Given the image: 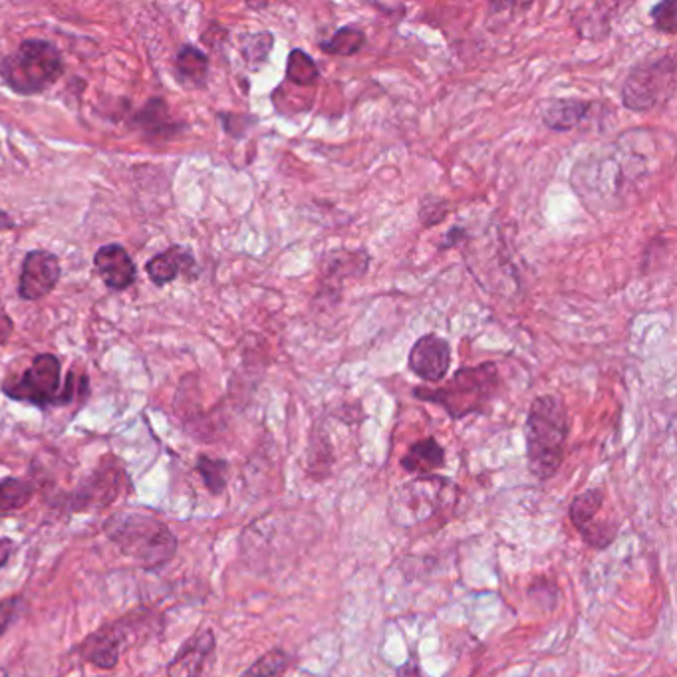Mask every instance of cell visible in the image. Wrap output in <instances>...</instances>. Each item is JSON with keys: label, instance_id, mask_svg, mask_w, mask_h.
Returning a JSON list of instances; mask_svg holds the SVG:
<instances>
[{"label": "cell", "instance_id": "6da1fadb", "mask_svg": "<svg viewBox=\"0 0 677 677\" xmlns=\"http://www.w3.org/2000/svg\"><path fill=\"white\" fill-rule=\"evenodd\" d=\"M570 436V415L555 393L535 397L524 421L526 465L538 480L553 479L562 467Z\"/></svg>", "mask_w": 677, "mask_h": 677}, {"label": "cell", "instance_id": "7a4b0ae2", "mask_svg": "<svg viewBox=\"0 0 677 677\" xmlns=\"http://www.w3.org/2000/svg\"><path fill=\"white\" fill-rule=\"evenodd\" d=\"M104 533L121 555L140 567H164L177 553V538L167 524L142 511H120L104 523Z\"/></svg>", "mask_w": 677, "mask_h": 677}, {"label": "cell", "instance_id": "3957f363", "mask_svg": "<svg viewBox=\"0 0 677 677\" xmlns=\"http://www.w3.org/2000/svg\"><path fill=\"white\" fill-rule=\"evenodd\" d=\"M501 385V373L495 361H483L473 368H461L441 388H414L419 402L439 405L451 419H465L473 414H485Z\"/></svg>", "mask_w": 677, "mask_h": 677}, {"label": "cell", "instance_id": "277c9868", "mask_svg": "<svg viewBox=\"0 0 677 677\" xmlns=\"http://www.w3.org/2000/svg\"><path fill=\"white\" fill-rule=\"evenodd\" d=\"M458 497V483L448 477H415L392 492L388 514L395 526L409 531L455 507Z\"/></svg>", "mask_w": 677, "mask_h": 677}, {"label": "cell", "instance_id": "5b68a950", "mask_svg": "<svg viewBox=\"0 0 677 677\" xmlns=\"http://www.w3.org/2000/svg\"><path fill=\"white\" fill-rule=\"evenodd\" d=\"M64 74V58L48 40H24L0 62V78L21 96L40 94Z\"/></svg>", "mask_w": 677, "mask_h": 677}, {"label": "cell", "instance_id": "8992f818", "mask_svg": "<svg viewBox=\"0 0 677 677\" xmlns=\"http://www.w3.org/2000/svg\"><path fill=\"white\" fill-rule=\"evenodd\" d=\"M676 96V58L657 56L633 66L622 84V106L636 114L664 108Z\"/></svg>", "mask_w": 677, "mask_h": 677}, {"label": "cell", "instance_id": "52a82bcc", "mask_svg": "<svg viewBox=\"0 0 677 677\" xmlns=\"http://www.w3.org/2000/svg\"><path fill=\"white\" fill-rule=\"evenodd\" d=\"M2 392L11 400L38 407L64 405L72 400V376L62 390V364L55 354H38L22 376L2 383Z\"/></svg>", "mask_w": 677, "mask_h": 677}, {"label": "cell", "instance_id": "ba28073f", "mask_svg": "<svg viewBox=\"0 0 677 677\" xmlns=\"http://www.w3.org/2000/svg\"><path fill=\"white\" fill-rule=\"evenodd\" d=\"M604 501L606 495L602 489H586L572 499L568 509L572 526L579 531L582 541L596 550L608 548L618 536V526L611 521H596L604 509Z\"/></svg>", "mask_w": 677, "mask_h": 677}, {"label": "cell", "instance_id": "9c48e42d", "mask_svg": "<svg viewBox=\"0 0 677 677\" xmlns=\"http://www.w3.org/2000/svg\"><path fill=\"white\" fill-rule=\"evenodd\" d=\"M453 361V349L449 340L437 334H426L415 340L414 346L407 356V366L421 382H443L448 378L449 368Z\"/></svg>", "mask_w": 677, "mask_h": 677}, {"label": "cell", "instance_id": "30bf717a", "mask_svg": "<svg viewBox=\"0 0 677 677\" xmlns=\"http://www.w3.org/2000/svg\"><path fill=\"white\" fill-rule=\"evenodd\" d=\"M62 276L58 257L48 251H31L22 262L19 295L22 300H40L50 295Z\"/></svg>", "mask_w": 677, "mask_h": 677}, {"label": "cell", "instance_id": "8fae6325", "mask_svg": "<svg viewBox=\"0 0 677 677\" xmlns=\"http://www.w3.org/2000/svg\"><path fill=\"white\" fill-rule=\"evenodd\" d=\"M123 487H128L126 471L116 465L102 467L74 495V509H104L120 497Z\"/></svg>", "mask_w": 677, "mask_h": 677}, {"label": "cell", "instance_id": "7c38bea8", "mask_svg": "<svg viewBox=\"0 0 677 677\" xmlns=\"http://www.w3.org/2000/svg\"><path fill=\"white\" fill-rule=\"evenodd\" d=\"M94 266L102 283L106 284L109 290L120 293L135 283V262L131 261L130 252L116 242L98 249L94 257Z\"/></svg>", "mask_w": 677, "mask_h": 677}, {"label": "cell", "instance_id": "4fadbf2b", "mask_svg": "<svg viewBox=\"0 0 677 677\" xmlns=\"http://www.w3.org/2000/svg\"><path fill=\"white\" fill-rule=\"evenodd\" d=\"M215 633L211 630H199L193 633L181 650L175 654L167 666L169 677H199L207 666L209 657L215 652Z\"/></svg>", "mask_w": 677, "mask_h": 677}, {"label": "cell", "instance_id": "5bb4252c", "mask_svg": "<svg viewBox=\"0 0 677 677\" xmlns=\"http://www.w3.org/2000/svg\"><path fill=\"white\" fill-rule=\"evenodd\" d=\"M594 102L580 98H548L541 106V120L550 131L579 130L582 121L589 118Z\"/></svg>", "mask_w": 677, "mask_h": 677}, {"label": "cell", "instance_id": "9a60e30c", "mask_svg": "<svg viewBox=\"0 0 677 677\" xmlns=\"http://www.w3.org/2000/svg\"><path fill=\"white\" fill-rule=\"evenodd\" d=\"M145 271H147L150 281L157 286H165L183 273L189 278H193L197 276L195 257L193 252L187 251L183 247H171L150 259L145 264Z\"/></svg>", "mask_w": 677, "mask_h": 677}, {"label": "cell", "instance_id": "2e32d148", "mask_svg": "<svg viewBox=\"0 0 677 677\" xmlns=\"http://www.w3.org/2000/svg\"><path fill=\"white\" fill-rule=\"evenodd\" d=\"M121 645H123V636L120 628L108 626L99 632L87 636L86 640L80 644V654L84 655V660L102 667V669H111L120 660Z\"/></svg>", "mask_w": 677, "mask_h": 677}, {"label": "cell", "instance_id": "e0dca14e", "mask_svg": "<svg viewBox=\"0 0 677 677\" xmlns=\"http://www.w3.org/2000/svg\"><path fill=\"white\" fill-rule=\"evenodd\" d=\"M446 465V449L437 441L436 437H426L421 441H415L402 458V470L412 473L415 477L436 475V471Z\"/></svg>", "mask_w": 677, "mask_h": 677}, {"label": "cell", "instance_id": "ac0fdd59", "mask_svg": "<svg viewBox=\"0 0 677 677\" xmlns=\"http://www.w3.org/2000/svg\"><path fill=\"white\" fill-rule=\"evenodd\" d=\"M175 72L179 82L189 87H203L207 84L209 56L195 46H183L175 58Z\"/></svg>", "mask_w": 677, "mask_h": 677}, {"label": "cell", "instance_id": "d6986e66", "mask_svg": "<svg viewBox=\"0 0 677 677\" xmlns=\"http://www.w3.org/2000/svg\"><path fill=\"white\" fill-rule=\"evenodd\" d=\"M368 43V36L358 24H346L336 28L328 40H320L318 48L330 56H356Z\"/></svg>", "mask_w": 677, "mask_h": 677}, {"label": "cell", "instance_id": "ffe728a7", "mask_svg": "<svg viewBox=\"0 0 677 677\" xmlns=\"http://www.w3.org/2000/svg\"><path fill=\"white\" fill-rule=\"evenodd\" d=\"M286 80L300 87L317 86L320 80V68L312 56L302 48H293L286 60Z\"/></svg>", "mask_w": 677, "mask_h": 677}, {"label": "cell", "instance_id": "44dd1931", "mask_svg": "<svg viewBox=\"0 0 677 677\" xmlns=\"http://www.w3.org/2000/svg\"><path fill=\"white\" fill-rule=\"evenodd\" d=\"M34 487L31 480L7 477L0 480V513H14L26 507L33 499Z\"/></svg>", "mask_w": 677, "mask_h": 677}, {"label": "cell", "instance_id": "7402d4cb", "mask_svg": "<svg viewBox=\"0 0 677 677\" xmlns=\"http://www.w3.org/2000/svg\"><path fill=\"white\" fill-rule=\"evenodd\" d=\"M197 473L205 480V487L213 495H221L227 489V479H229V463L225 459H213L207 455H201L197 459Z\"/></svg>", "mask_w": 677, "mask_h": 677}, {"label": "cell", "instance_id": "603a6c76", "mask_svg": "<svg viewBox=\"0 0 677 677\" xmlns=\"http://www.w3.org/2000/svg\"><path fill=\"white\" fill-rule=\"evenodd\" d=\"M290 662V654H286L281 648H273L262 654L249 669H245L240 677H283Z\"/></svg>", "mask_w": 677, "mask_h": 677}, {"label": "cell", "instance_id": "cb8c5ba5", "mask_svg": "<svg viewBox=\"0 0 677 677\" xmlns=\"http://www.w3.org/2000/svg\"><path fill=\"white\" fill-rule=\"evenodd\" d=\"M274 36L269 31L262 33L247 34L242 38V48L240 52L245 56V60L252 66H261L269 60V56L273 52Z\"/></svg>", "mask_w": 677, "mask_h": 677}, {"label": "cell", "instance_id": "d4e9b609", "mask_svg": "<svg viewBox=\"0 0 677 677\" xmlns=\"http://www.w3.org/2000/svg\"><path fill=\"white\" fill-rule=\"evenodd\" d=\"M140 121H142L143 130L155 131L162 138L165 135V130H169V133L175 131L174 123L169 121V114H167V106H165L164 99H152L142 109Z\"/></svg>", "mask_w": 677, "mask_h": 677}, {"label": "cell", "instance_id": "484cf974", "mask_svg": "<svg viewBox=\"0 0 677 677\" xmlns=\"http://www.w3.org/2000/svg\"><path fill=\"white\" fill-rule=\"evenodd\" d=\"M449 213H451V203H449L448 199L426 195L421 199L419 209H417V218H419V223L424 227L431 229V227H437L439 223H443L449 217Z\"/></svg>", "mask_w": 677, "mask_h": 677}, {"label": "cell", "instance_id": "4316f807", "mask_svg": "<svg viewBox=\"0 0 677 677\" xmlns=\"http://www.w3.org/2000/svg\"><path fill=\"white\" fill-rule=\"evenodd\" d=\"M654 28L657 33L674 36L677 33V4L676 0H664L657 2L650 11Z\"/></svg>", "mask_w": 677, "mask_h": 677}, {"label": "cell", "instance_id": "83f0119b", "mask_svg": "<svg viewBox=\"0 0 677 677\" xmlns=\"http://www.w3.org/2000/svg\"><path fill=\"white\" fill-rule=\"evenodd\" d=\"M467 239H470V230L465 229L463 225H453V227L443 235V239L439 242L437 251L446 252L449 251V249H455V247H459L461 242H465Z\"/></svg>", "mask_w": 677, "mask_h": 677}, {"label": "cell", "instance_id": "f1b7e54d", "mask_svg": "<svg viewBox=\"0 0 677 677\" xmlns=\"http://www.w3.org/2000/svg\"><path fill=\"white\" fill-rule=\"evenodd\" d=\"M16 608H19V598L16 596H11V598H4V601L0 602V633L9 628V623L12 622V618L16 614Z\"/></svg>", "mask_w": 677, "mask_h": 677}, {"label": "cell", "instance_id": "f546056e", "mask_svg": "<svg viewBox=\"0 0 677 677\" xmlns=\"http://www.w3.org/2000/svg\"><path fill=\"white\" fill-rule=\"evenodd\" d=\"M395 677H426V674L421 672V666L417 660H409V662H405L404 666L395 669Z\"/></svg>", "mask_w": 677, "mask_h": 677}, {"label": "cell", "instance_id": "4dcf8cb0", "mask_svg": "<svg viewBox=\"0 0 677 677\" xmlns=\"http://www.w3.org/2000/svg\"><path fill=\"white\" fill-rule=\"evenodd\" d=\"M12 543L9 538H0V568L7 565V560L11 558Z\"/></svg>", "mask_w": 677, "mask_h": 677}, {"label": "cell", "instance_id": "1f68e13d", "mask_svg": "<svg viewBox=\"0 0 677 677\" xmlns=\"http://www.w3.org/2000/svg\"><path fill=\"white\" fill-rule=\"evenodd\" d=\"M0 229H14V221L4 211H0Z\"/></svg>", "mask_w": 677, "mask_h": 677}]
</instances>
